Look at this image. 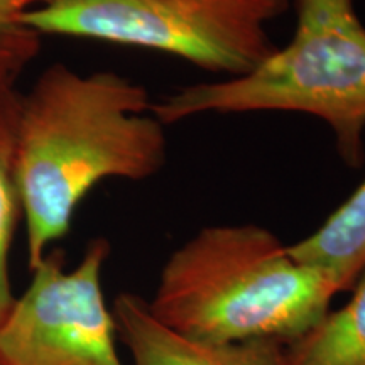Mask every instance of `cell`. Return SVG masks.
<instances>
[{
    "label": "cell",
    "instance_id": "8992f818",
    "mask_svg": "<svg viewBox=\"0 0 365 365\" xmlns=\"http://www.w3.org/2000/svg\"><path fill=\"white\" fill-rule=\"evenodd\" d=\"M112 313L117 339L129 350L132 365H286V344H205L188 339L159 322L150 313L148 299L139 294H118Z\"/></svg>",
    "mask_w": 365,
    "mask_h": 365
},
{
    "label": "cell",
    "instance_id": "ba28073f",
    "mask_svg": "<svg viewBox=\"0 0 365 365\" xmlns=\"http://www.w3.org/2000/svg\"><path fill=\"white\" fill-rule=\"evenodd\" d=\"M344 307L286 349V365H365V269Z\"/></svg>",
    "mask_w": 365,
    "mask_h": 365
},
{
    "label": "cell",
    "instance_id": "8fae6325",
    "mask_svg": "<svg viewBox=\"0 0 365 365\" xmlns=\"http://www.w3.org/2000/svg\"><path fill=\"white\" fill-rule=\"evenodd\" d=\"M0 365H2V364H0Z\"/></svg>",
    "mask_w": 365,
    "mask_h": 365
},
{
    "label": "cell",
    "instance_id": "3957f363",
    "mask_svg": "<svg viewBox=\"0 0 365 365\" xmlns=\"http://www.w3.org/2000/svg\"><path fill=\"white\" fill-rule=\"evenodd\" d=\"M296 29L254 71L182 86L150 103L164 125L202 113L299 112L330 127L339 156L365 163V26L355 0H291Z\"/></svg>",
    "mask_w": 365,
    "mask_h": 365
},
{
    "label": "cell",
    "instance_id": "6da1fadb",
    "mask_svg": "<svg viewBox=\"0 0 365 365\" xmlns=\"http://www.w3.org/2000/svg\"><path fill=\"white\" fill-rule=\"evenodd\" d=\"M143 85L112 71L48 68L22 97L14 173L27 227L29 269L71 228L88 191L107 178L140 181L168 161L166 125Z\"/></svg>",
    "mask_w": 365,
    "mask_h": 365
},
{
    "label": "cell",
    "instance_id": "277c9868",
    "mask_svg": "<svg viewBox=\"0 0 365 365\" xmlns=\"http://www.w3.org/2000/svg\"><path fill=\"white\" fill-rule=\"evenodd\" d=\"M291 0H48L22 16L43 34L134 46L239 78L279 49L269 24Z\"/></svg>",
    "mask_w": 365,
    "mask_h": 365
},
{
    "label": "cell",
    "instance_id": "52a82bcc",
    "mask_svg": "<svg viewBox=\"0 0 365 365\" xmlns=\"http://www.w3.org/2000/svg\"><path fill=\"white\" fill-rule=\"evenodd\" d=\"M291 257L313 267L346 293L365 269V181L312 235L287 245Z\"/></svg>",
    "mask_w": 365,
    "mask_h": 365
},
{
    "label": "cell",
    "instance_id": "7a4b0ae2",
    "mask_svg": "<svg viewBox=\"0 0 365 365\" xmlns=\"http://www.w3.org/2000/svg\"><path fill=\"white\" fill-rule=\"evenodd\" d=\"M336 294L269 228L228 223L203 227L168 257L148 304L164 325L205 344L291 345L325 318Z\"/></svg>",
    "mask_w": 365,
    "mask_h": 365
},
{
    "label": "cell",
    "instance_id": "30bf717a",
    "mask_svg": "<svg viewBox=\"0 0 365 365\" xmlns=\"http://www.w3.org/2000/svg\"><path fill=\"white\" fill-rule=\"evenodd\" d=\"M48 0H0V91L14 85L41 51V34L22 22V16Z\"/></svg>",
    "mask_w": 365,
    "mask_h": 365
},
{
    "label": "cell",
    "instance_id": "9c48e42d",
    "mask_svg": "<svg viewBox=\"0 0 365 365\" xmlns=\"http://www.w3.org/2000/svg\"><path fill=\"white\" fill-rule=\"evenodd\" d=\"M21 103L22 97L16 90L0 91V323L16 299L9 279V252L22 213L14 173Z\"/></svg>",
    "mask_w": 365,
    "mask_h": 365
},
{
    "label": "cell",
    "instance_id": "5b68a950",
    "mask_svg": "<svg viewBox=\"0 0 365 365\" xmlns=\"http://www.w3.org/2000/svg\"><path fill=\"white\" fill-rule=\"evenodd\" d=\"M108 254V240L93 239L78 266L65 271L63 250L46 252L0 323V364L124 365L102 289Z\"/></svg>",
    "mask_w": 365,
    "mask_h": 365
}]
</instances>
